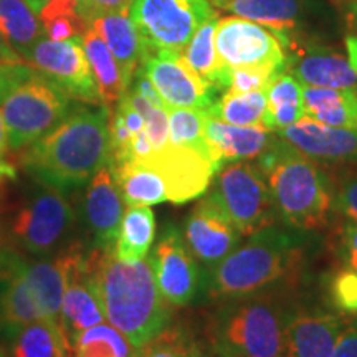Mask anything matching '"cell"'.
<instances>
[{
    "label": "cell",
    "mask_w": 357,
    "mask_h": 357,
    "mask_svg": "<svg viewBox=\"0 0 357 357\" xmlns=\"http://www.w3.org/2000/svg\"><path fill=\"white\" fill-rule=\"evenodd\" d=\"M86 268L106 321L134 347L167 328L171 306L159 291L151 255L124 261L114 248L95 247L86 253Z\"/></svg>",
    "instance_id": "1"
},
{
    "label": "cell",
    "mask_w": 357,
    "mask_h": 357,
    "mask_svg": "<svg viewBox=\"0 0 357 357\" xmlns=\"http://www.w3.org/2000/svg\"><path fill=\"white\" fill-rule=\"evenodd\" d=\"M22 167L40 184L71 190L109 162V108H79L29 146Z\"/></svg>",
    "instance_id": "2"
},
{
    "label": "cell",
    "mask_w": 357,
    "mask_h": 357,
    "mask_svg": "<svg viewBox=\"0 0 357 357\" xmlns=\"http://www.w3.org/2000/svg\"><path fill=\"white\" fill-rule=\"evenodd\" d=\"M303 236L298 231L270 225L250 235L227 255L207 278L208 294L215 300H238L268 291L287 278L301 260Z\"/></svg>",
    "instance_id": "3"
},
{
    "label": "cell",
    "mask_w": 357,
    "mask_h": 357,
    "mask_svg": "<svg viewBox=\"0 0 357 357\" xmlns=\"http://www.w3.org/2000/svg\"><path fill=\"white\" fill-rule=\"evenodd\" d=\"M291 307L276 293L230 300L208 328L211 357H287Z\"/></svg>",
    "instance_id": "4"
},
{
    "label": "cell",
    "mask_w": 357,
    "mask_h": 357,
    "mask_svg": "<svg viewBox=\"0 0 357 357\" xmlns=\"http://www.w3.org/2000/svg\"><path fill=\"white\" fill-rule=\"evenodd\" d=\"M258 158V166L268 178L276 215L289 229L318 230L328 222L333 207L331 184L314 160L280 136Z\"/></svg>",
    "instance_id": "5"
},
{
    "label": "cell",
    "mask_w": 357,
    "mask_h": 357,
    "mask_svg": "<svg viewBox=\"0 0 357 357\" xmlns=\"http://www.w3.org/2000/svg\"><path fill=\"white\" fill-rule=\"evenodd\" d=\"M70 100L61 88L29 63L0 66V111L8 147L24 149L65 121Z\"/></svg>",
    "instance_id": "6"
},
{
    "label": "cell",
    "mask_w": 357,
    "mask_h": 357,
    "mask_svg": "<svg viewBox=\"0 0 357 357\" xmlns=\"http://www.w3.org/2000/svg\"><path fill=\"white\" fill-rule=\"evenodd\" d=\"M129 13L142 40V60L182 55L200 26L217 17L211 0H132Z\"/></svg>",
    "instance_id": "7"
},
{
    "label": "cell",
    "mask_w": 357,
    "mask_h": 357,
    "mask_svg": "<svg viewBox=\"0 0 357 357\" xmlns=\"http://www.w3.org/2000/svg\"><path fill=\"white\" fill-rule=\"evenodd\" d=\"M211 195L242 235H253L276 220L266 176L258 164L231 160L215 174Z\"/></svg>",
    "instance_id": "8"
},
{
    "label": "cell",
    "mask_w": 357,
    "mask_h": 357,
    "mask_svg": "<svg viewBox=\"0 0 357 357\" xmlns=\"http://www.w3.org/2000/svg\"><path fill=\"white\" fill-rule=\"evenodd\" d=\"M75 220L77 213L65 192L42 184L17 212L12 234L29 253L48 255L65 242Z\"/></svg>",
    "instance_id": "9"
},
{
    "label": "cell",
    "mask_w": 357,
    "mask_h": 357,
    "mask_svg": "<svg viewBox=\"0 0 357 357\" xmlns=\"http://www.w3.org/2000/svg\"><path fill=\"white\" fill-rule=\"evenodd\" d=\"M215 47L220 60L230 70L255 68L280 75L288 66L280 35L242 17H225L217 22Z\"/></svg>",
    "instance_id": "10"
},
{
    "label": "cell",
    "mask_w": 357,
    "mask_h": 357,
    "mask_svg": "<svg viewBox=\"0 0 357 357\" xmlns=\"http://www.w3.org/2000/svg\"><path fill=\"white\" fill-rule=\"evenodd\" d=\"M43 77L61 88L73 100L86 105H100L101 96L95 75L84 53L82 37L68 40L40 38L24 56Z\"/></svg>",
    "instance_id": "11"
},
{
    "label": "cell",
    "mask_w": 357,
    "mask_h": 357,
    "mask_svg": "<svg viewBox=\"0 0 357 357\" xmlns=\"http://www.w3.org/2000/svg\"><path fill=\"white\" fill-rule=\"evenodd\" d=\"M159 291L169 306L190 305L207 288L199 260L192 255L176 227H167L151 253Z\"/></svg>",
    "instance_id": "12"
},
{
    "label": "cell",
    "mask_w": 357,
    "mask_h": 357,
    "mask_svg": "<svg viewBox=\"0 0 357 357\" xmlns=\"http://www.w3.org/2000/svg\"><path fill=\"white\" fill-rule=\"evenodd\" d=\"M136 162V160H134ZM142 164L154 167L164 177L167 187V202L182 205L205 194L215 177L217 167L197 151L169 144L154 151Z\"/></svg>",
    "instance_id": "13"
},
{
    "label": "cell",
    "mask_w": 357,
    "mask_h": 357,
    "mask_svg": "<svg viewBox=\"0 0 357 357\" xmlns=\"http://www.w3.org/2000/svg\"><path fill=\"white\" fill-rule=\"evenodd\" d=\"M184 236L192 255L205 266L213 268L238 247L242 234L208 194L187 217Z\"/></svg>",
    "instance_id": "14"
},
{
    "label": "cell",
    "mask_w": 357,
    "mask_h": 357,
    "mask_svg": "<svg viewBox=\"0 0 357 357\" xmlns=\"http://www.w3.org/2000/svg\"><path fill=\"white\" fill-rule=\"evenodd\" d=\"M141 68L154 84L167 111L174 108L207 111L213 105V93L189 68L182 55L147 56Z\"/></svg>",
    "instance_id": "15"
},
{
    "label": "cell",
    "mask_w": 357,
    "mask_h": 357,
    "mask_svg": "<svg viewBox=\"0 0 357 357\" xmlns=\"http://www.w3.org/2000/svg\"><path fill=\"white\" fill-rule=\"evenodd\" d=\"M66 253V284L61 306V321L70 344L75 336L84 329L101 324L105 321L100 301L89 281L86 268V253L79 245H71Z\"/></svg>",
    "instance_id": "16"
},
{
    "label": "cell",
    "mask_w": 357,
    "mask_h": 357,
    "mask_svg": "<svg viewBox=\"0 0 357 357\" xmlns=\"http://www.w3.org/2000/svg\"><path fill=\"white\" fill-rule=\"evenodd\" d=\"M278 136L306 158L318 162L342 164L357 160L356 129L334 128L303 116L300 121L281 129Z\"/></svg>",
    "instance_id": "17"
},
{
    "label": "cell",
    "mask_w": 357,
    "mask_h": 357,
    "mask_svg": "<svg viewBox=\"0 0 357 357\" xmlns=\"http://www.w3.org/2000/svg\"><path fill=\"white\" fill-rule=\"evenodd\" d=\"M124 215L121 197L109 166L91 177L83 200V217L98 248H114Z\"/></svg>",
    "instance_id": "18"
},
{
    "label": "cell",
    "mask_w": 357,
    "mask_h": 357,
    "mask_svg": "<svg viewBox=\"0 0 357 357\" xmlns=\"http://www.w3.org/2000/svg\"><path fill=\"white\" fill-rule=\"evenodd\" d=\"M346 324V318L334 312H293L287 328V357H331Z\"/></svg>",
    "instance_id": "19"
},
{
    "label": "cell",
    "mask_w": 357,
    "mask_h": 357,
    "mask_svg": "<svg viewBox=\"0 0 357 357\" xmlns=\"http://www.w3.org/2000/svg\"><path fill=\"white\" fill-rule=\"evenodd\" d=\"M287 68L305 86L351 89L357 93V65L349 55L331 48H310L288 58Z\"/></svg>",
    "instance_id": "20"
},
{
    "label": "cell",
    "mask_w": 357,
    "mask_h": 357,
    "mask_svg": "<svg viewBox=\"0 0 357 357\" xmlns=\"http://www.w3.org/2000/svg\"><path fill=\"white\" fill-rule=\"evenodd\" d=\"M205 137L217 171L231 160H248L265 153L273 142V134L260 126H234L207 116Z\"/></svg>",
    "instance_id": "21"
},
{
    "label": "cell",
    "mask_w": 357,
    "mask_h": 357,
    "mask_svg": "<svg viewBox=\"0 0 357 357\" xmlns=\"http://www.w3.org/2000/svg\"><path fill=\"white\" fill-rule=\"evenodd\" d=\"M19 265L42 319L52 328L65 329L61 321V306L66 284V253L63 252L52 260L26 261L20 258Z\"/></svg>",
    "instance_id": "22"
},
{
    "label": "cell",
    "mask_w": 357,
    "mask_h": 357,
    "mask_svg": "<svg viewBox=\"0 0 357 357\" xmlns=\"http://www.w3.org/2000/svg\"><path fill=\"white\" fill-rule=\"evenodd\" d=\"M20 257H3L0 265V326L8 334L22 326L42 319L30 287L20 271Z\"/></svg>",
    "instance_id": "23"
},
{
    "label": "cell",
    "mask_w": 357,
    "mask_h": 357,
    "mask_svg": "<svg viewBox=\"0 0 357 357\" xmlns=\"http://www.w3.org/2000/svg\"><path fill=\"white\" fill-rule=\"evenodd\" d=\"M91 29L100 35L121 70L124 84L131 86L137 65L142 60V40L131 19L129 8L111 12L91 22Z\"/></svg>",
    "instance_id": "24"
},
{
    "label": "cell",
    "mask_w": 357,
    "mask_h": 357,
    "mask_svg": "<svg viewBox=\"0 0 357 357\" xmlns=\"http://www.w3.org/2000/svg\"><path fill=\"white\" fill-rule=\"evenodd\" d=\"M213 6L234 13L235 17L257 22L276 32L289 45L288 33L298 29L303 8L300 0H211Z\"/></svg>",
    "instance_id": "25"
},
{
    "label": "cell",
    "mask_w": 357,
    "mask_h": 357,
    "mask_svg": "<svg viewBox=\"0 0 357 357\" xmlns=\"http://www.w3.org/2000/svg\"><path fill=\"white\" fill-rule=\"evenodd\" d=\"M218 19H211L200 26L182 53V58L207 88L215 95L230 88L231 70L220 60L215 47Z\"/></svg>",
    "instance_id": "26"
},
{
    "label": "cell",
    "mask_w": 357,
    "mask_h": 357,
    "mask_svg": "<svg viewBox=\"0 0 357 357\" xmlns=\"http://www.w3.org/2000/svg\"><path fill=\"white\" fill-rule=\"evenodd\" d=\"M109 169L128 207H149L167 202L166 181L154 167L131 160Z\"/></svg>",
    "instance_id": "27"
},
{
    "label": "cell",
    "mask_w": 357,
    "mask_h": 357,
    "mask_svg": "<svg viewBox=\"0 0 357 357\" xmlns=\"http://www.w3.org/2000/svg\"><path fill=\"white\" fill-rule=\"evenodd\" d=\"M305 116L334 128L357 131V93L303 84Z\"/></svg>",
    "instance_id": "28"
},
{
    "label": "cell",
    "mask_w": 357,
    "mask_h": 357,
    "mask_svg": "<svg viewBox=\"0 0 357 357\" xmlns=\"http://www.w3.org/2000/svg\"><path fill=\"white\" fill-rule=\"evenodd\" d=\"M82 40L89 66L95 75L98 89H100L101 102L108 108L111 105H118L128 91L118 61L114 60L113 53L91 26L84 32Z\"/></svg>",
    "instance_id": "29"
},
{
    "label": "cell",
    "mask_w": 357,
    "mask_h": 357,
    "mask_svg": "<svg viewBox=\"0 0 357 357\" xmlns=\"http://www.w3.org/2000/svg\"><path fill=\"white\" fill-rule=\"evenodd\" d=\"M268 106L263 126L276 132L291 126L305 116L303 84L291 73H281L268 88Z\"/></svg>",
    "instance_id": "30"
},
{
    "label": "cell",
    "mask_w": 357,
    "mask_h": 357,
    "mask_svg": "<svg viewBox=\"0 0 357 357\" xmlns=\"http://www.w3.org/2000/svg\"><path fill=\"white\" fill-rule=\"evenodd\" d=\"M0 32L22 58L45 33L29 0H0Z\"/></svg>",
    "instance_id": "31"
},
{
    "label": "cell",
    "mask_w": 357,
    "mask_h": 357,
    "mask_svg": "<svg viewBox=\"0 0 357 357\" xmlns=\"http://www.w3.org/2000/svg\"><path fill=\"white\" fill-rule=\"evenodd\" d=\"M155 236V218L149 207H128L114 243L116 257L136 261L149 255Z\"/></svg>",
    "instance_id": "32"
},
{
    "label": "cell",
    "mask_w": 357,
    "mask_h": 357,
    "mask_svg": "<svg viewBox=\"0 0 357 357\" xmlns=\"http://www.w3.org/2000/svg\"><path fill=\"white\" fill-rule=\"evenodd\" d=\"M268 89L263 91L235 93L225 91L218 101L205 113L211 118L220 119L223 123L234 124V126H263L266 106H268Z\"/></svg>",
    "instance_id": "33"
},
{
    "label": "cell",
    "mask_w": 357,
    "mask_h": 357,
    "mask_svg": "<svg viewBox=\"0 0 357 357\" xmlns=\"http://www.w3.org/2000/svg\"><path fill=\"white\" fill-rule=\"evenodd\" d=\"M132 344L109 323L84 329L71 341L73 357H131Z\"/></svg>",
    "instance_id": "34"
},
{
    "label": "cell",
    "mask_w": 357,
    "mask_h": 357,
    "mask_svg": "<svg viewBox=\"0 0 357 357\" xmlns=\"http://www.w3.org/2000/svg\"><path fill=\"white\" fill-rule=\"evenodd\" d=\"M205 111L190 108L169 109V142L197 151L212 162L211 149L205 137Z\"/></svg>",
    "instance_id": "35"
},
{
    "label": "cell",
    "mask_w": 357,
    "mask_h": 357,
    "mask_svg": "<svg viewBox=\"0 0 357 357\" xmlns=\"http://www.w3.org/2000/svg\"><path fill=\"white\" fill-rule=\"evenodd\" d=\"M65 329L52 328L47 321L38 319L8 334L12 339V357H56L60 333Z\"/></svg>",
    "instance_id": "36"
},
{
    "label": "cell",
    "mask_w": 357,
    "mask_h": 357,
    "mask_svg": "<svg viewBox=\"0 0 357 357\" xmlns=\"http://www.w3.org/2000/svg\"><path fill=\"white\" fill-rule=\"evenodd\" d=\"M38 17L47 38L56 40V42L83 37L89 29V24L78 12L77 3L63 2V0L47 2L40 8Z\"/></svg>",
    "instance_id": "37"
},
{
    "label": "cell",
    "mask_w": 357,
    "mask_h": 357,
    "mask_svg": "<svg viewBox=\"0 0 357 357\" xmlns=\"http://www.w3.org/2000/svg\"><path fill=\"white\" fill-rule=\"evenodd\" d=\"M136 349L141 357H205L197 339L178 326H167Z\"/></svg>",
    "instance_id": "38"
},
{
    "label": "cell",
    "mask_w": 357,
    "mask_h": 357,
    "mask_svg": "<svg viewBox=\"0 0 357 357\" xmlns=\"http://www.w3.org/2000/svg\"><path fill=\"white\" fill-rule=\"evenodd\" d=\"M328 300L333 310L342 318H357V271L344 268L334 273L328 281Z\"/></svg>",
    "instance_id": "39"
},
{
    "label": "cell",
    "mask_w": 357,
    "mask_h": 357,
    "mask_svg": "<svg viewBox=\"0 0 357 357\" xmlns=\"http://www.w3.org/2000/svg\"><path fill=\"white\" fill-rule=\"evenodd\" d=\"M126 95L144 119L147 137H149L154 151L164 149L169 144V111L166 108L154 106L153 102L134 93L132 89H128Z\"/></svg>",
    "instance_id": "40"
},
{
    "label": "cell",
    "mask_w": 357,
    "mask_h": 357,
    "mask_svg": "<svg viewBox=\"0 0 357 357\" xmlns=\"http://www.w3.org/2000/svg\"><path fill=\"white\" fill-rule=\"evenodd\" d=\"M281 75V73H280ZM278 77L276 73L266 70L255 68H236L231 70L230 88L227 91L235 93H248V91H263L270 88L273 79Z\"/></svg>",
    "instance_id": "41"
},
{
    "label": "cell",
    "mask_w": 357,
    "mask_h": 357,
    "mask_svg": "<svg viewBox=\"0 0 357 357\" xmlns=\"http://www.w3.org/2000/svg\"><path fill=\"white\" fill-rule=\"evenodd\" d=\"M333 208L357 223V176L341 182L333 195Z\"/></svg>",
    "instance_id": "42"
},
{
    "label": "cell",
    "mask_w": 357,
    "mask_h": 357,
    "mask_svg": "<svg viewBox=\"0 0 357 357\" xmlns=\"http://www.w3.org/2000/svg\"><path fill=\"white\" fill-rule=\"evenodd\" d=\"M132 0H82L78 12L84 17L91 26V22L98 17L106 15V13L124 10V8L131 7Z\"/></svg>",
    "instance_id": "43"
},
{
    "label": "cell",
    "mask_w": 357,
    "mask_h": 357,
    "mask_svg": "<svg viewBox=\"0 0 357 357\" xmlns=\"http://www.w3.org/2000/svg\"><path fill=\"white\" fill-rule=\"evenodd\" d=\"M331 357H357V318L346 324Z\"/></svg>",
    "instance_id": "44"
},
{
    "label": "cell",
    "mask_w": 357,
    "mask_h": 357,
    "mask_svg": "<svg viewBox=\"0 0 357 357\" xmlns=\"http://www.w3.org/2000/svg\"><path fill=\"white\" fill-rule=\"evenodd\" d=\"M342 245H344L346 260L351 268L357 271V223H347L342 231Z\"/></svg>",
    "instance_id": "45"
},
{
    "label": "cell",
    "mask_w": 357,
    "mask_h": 357,
    "mask_svg": "<svg viewBox=\"0 0 357 357\" xmlns=\"http://www.w3.org/2000/svg\"><path fill=\"white\" fill-rule=\"evenodd\" d=\"M24 61H25L24 58L15 52V48L7 42V38L3 37V33L0 32V66L24 63Z\"/></svg>",
    "instance_id": "46"
},
{
    "label": "cell",
    "mask_w": 357,
    "mask_h": 357,
    "mask_svg": "<svg viewBox=\"0 0 357 357\" xmlns=\"http://www.w3.org/2000/svg\"><path fill=\"white\" fill-rule=\"evenodd\" d=\"M8 137H7V128L3 123L2 111H0V160H6V154L8 153Z\"/></svg>",
    "instance_id": "47"
},
{
    "label": "cell",
    "mask_w": 357,
    "mask_h": 357,
    "mask_svg": "<svg viewBox=\"0 0 357 357\" xmlns=\"http://www.w3.org/2000/svg\"><path fill=\"white\" fill-rule=\"evenodd\" d=\"M71 356V344L70 339L66 336L65 331L60 333V341H58V351L56 357H70Z\"/></svg>",
    "instance_id": "48"
},
{
    "label": "cell",
    "mask_w": 357,
    "mask_h": 357,
    "mask_svg": "<svg viewBox=\"0 0 357 357\" xmlns=\"http://www.w3.org/2000/svg\"><path fill=\"white\" fill-rule=\"evenodd\" d=\"M15 176L17 172L12 164H8L7 160H0V185H2V182L7 181V178H15Z\"/></svg>",
    "instance_id": "49"
},
{
    "label": "cell",
    "mask_w": 357,
    "mask_h": 357,
    "mask_svg": "<svg viewBox=\"0 0 357 357\" xmlns=\"http://www.w3.org/2000/svg\"><path fill=\"white\" fill-rule=\"evenodd\" d=\"M30 3H32V7L37 10V13L40 12V8H42L45 3L47 2H52V0H29ZM63 2H71V3H77V6L79 7V3H82V0H63Z\"/></svg>",
    "instance_id": "50"
},
{
    "label": "cell",
    "mask_w": 357,
    "mask_h": 357,
    "mask_svg": "<svg viewBox=\"0 0 357 357\" xmlns=\"http://www.w3.org/2000/svg\"><path fill=\"white\" fill-rule=\"evenodd\" d=\"M351 17H352V20H354V26L357 29V2L352 3V7H351Z\"/></svg>",
    "instance_id": "51"
}]
</instances>
